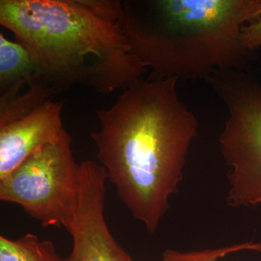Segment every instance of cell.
<instances>
[{"label":"cell","mask_w":261,"mask_h":261,"mask_svg":"<svg viewBox=\"0 0 261 261\" xmlns=\"http://www.w3.org/2000/svg\"><path fill=\"white\" fill-rule=\"evenodd\" d=\"M0 23L27 48L38 75L56 90L99 93L129 88L147 70L116 22L90 0H1Z\"/></svg>","instance_id":"3"},{"label":"cell","mask_w":261,"mask_h":261,"mask_svg":"<svg viewBox=\"0 0 261 261\" xmlns=\"http://www.w3.org/2000/svg\"><path fill=\"white\" fill-rule=\"evenodd\" d=\"M37 74V67L28 49L0 33V94L31 83Z\"/></svg>","instance_id":"9"},{"label":"cell","mask_w":261,"mask_h":261,"mask_svg":"<svg viewBox=\"0 0 261 261\" xmlns=\"http://www.w3.org/2000/svg\"><path fill=\"white\" fill-rule=\"evenodd\" d=\"M243 251L261 252V243L247 242L220 248L194 251L166 250L163 254V261H219L230 254Z\"/></svg>","instance_id":"11"},{"label":"cell","mask_w":261,"mask_h":261,"mask_svg":"<svg viewBox=\"0 0 261 261\" xmlns=\"http://www.w3.org/2000/svg\"><path fill=\"white\" fill-rule=\"evenodd\" d=\"M175 78L142 80L112 107L97 110L91 133L97 158L118 197L149 233L159 228L184 178L198 121L178 94Z\"/></svg>","instance_id":"1"},{"label":"cell","mask_w":261,"mask_h":261,"mask_svg":"<svg viewBox=\"0 0 261 261\" xmlns=\"http://www.w3.org/2000/svg\"><path fill=\"white\" fill-rule=\"evenodd\" d=\"M63 104L50 99L28 116L0 126V179L63 133Z\"/></svg>","instance_id":"7"},{"label":"cell","mask_w":261,"mask_h":261,"mask_svg":"<svg viewBox=\"0 0 261 261\" xmlns=\"http://www.w3.org/2000/svg\"><path fill=\"white\" fill-rule=\"evenodd\" d=\"M205 80L228 112L219 137L228 167L226 202L261 206V84L247 70L231 68L214 70Z\"/></svg>","instance_id":"4"},{"label":"cell","mask_w":261,"mask_h":261,"mask_svg":"<svg viewBox=\"0 0 261 261\" xmlns=\"http://www.w3.org/2000/svg\"><path fill=\"white\" fill-rule=\"evenodd\" d=\"M261 14V0H116V22L149 80L205 79L217 69L247 70L255 51L244 25Z\"/></svg>","instance_id":"2"},{"label":"cell","mask_w":261,"mask_h":261,"mask_svg":"<svg viewBox=\"0 0 261 261\" xmlns=\"http://www.w3.org/2000/svg\"><path fill=\"white\" fill-rule=\"evenodd\" d=\"M242 42L247 49L252 51L261 47V14L255 20L244 25Z\"/></svg>","instance_id":"12"},{"label":"cell","mask_w":261,"mask_h":261,"mask_svg":"<svg viewBox=\"0 0 261 261\" xmlns=\"http://www.w3.org/2000/svg\"><path fill=\"white\" fill-rule=\"evenodd\" d=\"M56 94L53 87L38 74L32 83L0 94V126L28 116Z\"/></svg>","instance_id":"8"},{"label":"cell","mask_w":261,"mask_h":261,"mask_svg":"<svg viewBox=\"0 0 261 261\" xmlns=\"http://www.w3.org/2000/svg\"><path fill=\"white\" fill-rule=\"evenodd\" d=\"M106 184L99 175L81 178L78 205L68 230L73 247L65 261H135L117 243L106 223Z\"/></svg>","instance_id":"6"},{"label":"cell","mask_w":261,"mask_h":261,"mask_svg":"<svg viewBox=\"0 0 261 261\" xmlns=\"http://www.w3.org/2000/svg\"><path fill=\"white\" fill-rule=\"evenodd\" d=\"M0 261H65L50 240H42L32 233L17 240L0 236Z\"/></svg>","instance_id":"10"},{"label":"cell","mask_w":261,"mask_h":261,"mask_svg":"<svg viewBox=\"0 0 261 261\" xmlns=\"http://www.w3.org/2000/svg\"><path fill=\"white\" fill-rule=\"evenodd\" d=\"M64 130L0 179V200L21 206L44 227L68 231L80 198V164Z\"/></svg>","instance_id":"5"}]
</instances>
